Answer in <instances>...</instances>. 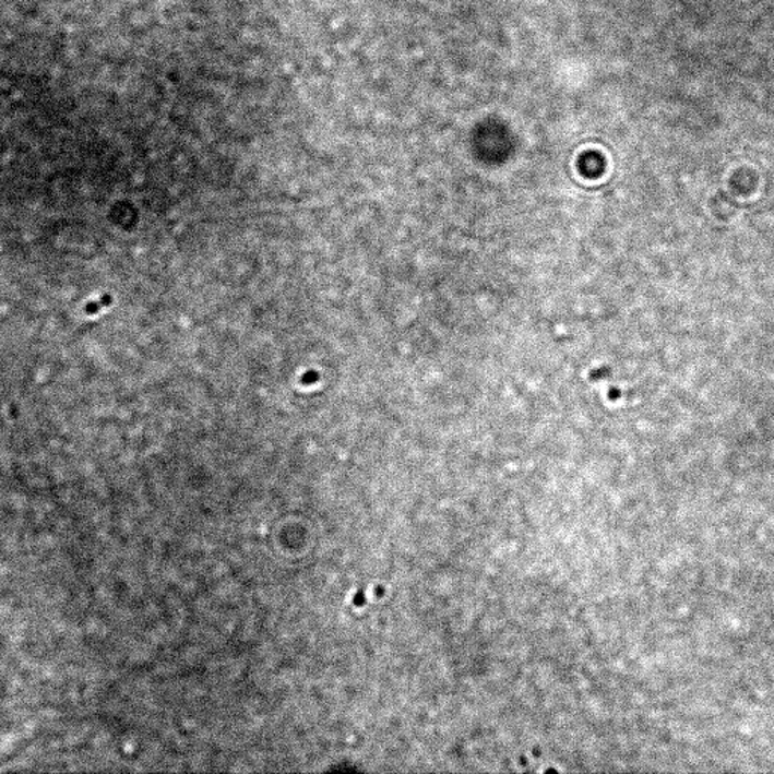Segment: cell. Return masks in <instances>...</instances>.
Returning <instances> with one entry per match:
<instances>
[{
  "mask_svg": "<svg viewBox=\"0 0 774 774\" xmlns=\"http://www.w3.org/2000/svg\"><path fill=\"white\" fill-rule=\"evenodd\" d=\"M112 302V297L106 296L102 298L99 301H94L92 305L86 306L85 312L88 313V315H94V313H99V310L102 308H105V306H109Z\"/></svg>",
  "mask_w": 774,
  "mask_h": 774,
  "instance_id": "6da1fadb",
  "label": "cell"
}]
</instances>
